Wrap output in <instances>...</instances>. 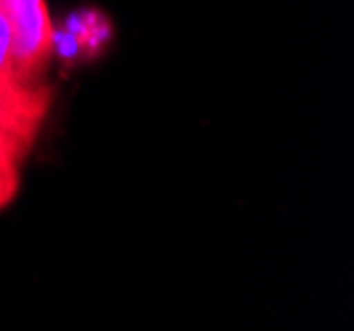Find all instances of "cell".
<instances>
[{
	"label": "cell",
	"mask_w": 354,
	"mask_h": 331,
	"mask_svg": "<svg viewBox=\"0 0 354 331\" xmlns=\"http://www.w3.org/2000/svg\"><path fill=\"white\" fill-rule=\"evenodd\" d=\"M0 80H16L14 59H11V27L3 11H0Z\"/></svg>",
	"instance_id": "4"
},
{
	"label": "cell",
	"mask_w": 354,
	"mask_h": 331,
	"mask_svg": "<svg viewBox=\"0 0 354 331\" xmlns=\"http://www.w3.org/2000/svg\"><path fill=\"white\" fill-rule=\"evenodd\" d=\"M21 162H24V154L11 141L0 138V210H6L19 194Z\"/></svg>",
	"instance_id": "3"
},
{
	"label": "cell",
	"mask_w": 354,
	"mask_h": 331,
	"mask_svg": "<svg viewBox=\"0 0 354 331\" xmlns=\"http://www.w3.org/2000/svg\"><path fill=\"white\" fill-rule=\"evenodd\" d=\"M50 111V91L21 80H0V138L24 156L37 141Z\"/></svg>",
	"instance_id": "2"
},
{
	"label": "cell",
	"mask_w": 354,
	"mask_h": 331,
	"mask_svg": "<svg viewBox=\"0 0 354 331\" xmlns=\"http://www.w3.org/2000/svg\"><path fill=\"white\" fill-rule=\"evenodd\" d=\"M0 11L11 27L14 75L32 82L48 64L53 51V24L45 0H0Z\"/></svg>",
	"instance_id": "1"
}]
</instances>
